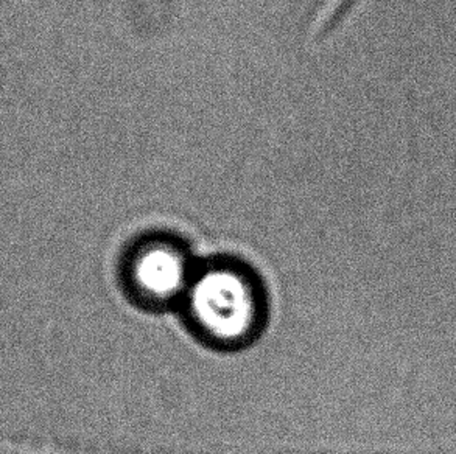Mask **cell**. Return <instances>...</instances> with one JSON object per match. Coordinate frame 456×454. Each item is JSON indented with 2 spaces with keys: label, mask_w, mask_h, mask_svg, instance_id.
I'll return each instance as SVG.
<instances>
[{
  "label": "cell",
  "mask_w": 456,
  "mask_h": 454,
  "mask_svg": "<svg viewBox=\"0 0 456 454\" xmlns=\"http://www.w3.org/2000/svg\"><path fill=\"white\" fill-rule=\"evenodd\" d=\"M166 239L142 245L128 262V280L139 297L151 305H166L184 297L195 270L185 252Z\"/></svg>",
  "instance_id": "obj_2"
},
{
  "label": "cell",
  "mask_w": 456,
  "mask_h": 454,
  "mask_svg": "<svg viewBox=\"0 0 456 454\" xmlns=\"http://www.w3.org/2000/svg\"><path fill=\"white\" fill-rule=\"evenodd\" d=\"M184 297L191 324L212 343H243L259 320V295L251 279L234 266L195 271Z\"/></svg>",
  "instance_id": "obj_1"
}]
</instances>
